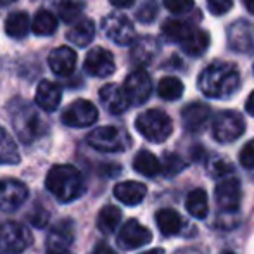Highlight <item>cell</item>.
I'll return each mask as SVG.
<instances>
[{
	"mask_svg": "<svg viewBox=\"0 0 254 254\" xmlns=\"http://www.w3.org/2000/svg\"><path fill=\"white\" fill-rule=\"evenodd\" d=\"M33 242L31 232L17 221L0 225V254H21Z\"/></svg>",
	"mask_w": 254,
	"mask_h": 254,
	"instance_id": "obj_6",
	"label": "cell"
},
{
	"mask_svg": "<svg viewBox=\"0 0 254 254\" xmlns=\"http://www.w3.org/2000/svg\"><path fill=\"white\" fill-rule=\"evenodd\" d=\"M177 254H201V253L195 251V249H182V251H178Z\"/></svg>",
	"mask_w": 254,
	"mask_h": 254,
	"instance_id": "obj_46",
	"label": "cell"
},
{
	"mask_svg": "<svg viewBox=\"0 0 254 254\" xmlns=\"http://www.w3.org/2000/svg\"><path fill=\"white\" fill-rule=\"evenodd\" d=\"M116 9H128L135 3V0H109Z\"/></svg>",
	"mask_w": 254,
	"mask_h": 254,
	"instance_id": "obj_43",
	"label": "cell"
},
{
	"mask_svg": "<svg viewBox=\"0 0 254 254\" xmlns=\"http://www.w3.org/2000/svg\"><path fill=\"white\" fill-rule=\"evenodd\" d=\"M131 52L130 57L133 61V64L137 66H147L154 61V57L159 52V44L154 37H135V40L131 42Z\"/></svg>",
	"mask_w": 254,
	"mask_h": 254,
	"instance_id": "obj_18",
	"label": "cell"
},
{
	"mask_svg": "<svg viewBox=\"0 0 254 254\" xmlns=\"http://www.w3.org/2000/svg\"><path fill=\"white\" fill-rule=\"evenodd\" d=\"M49 66L57 76H69L76 66V52L71 47H57L49 56Z\"/></svg>",
	"mask_w": 254,
	"mask_h": 254,
	"instance_id": "obj_21",
	"label": "cell"
},
{
	"mask_svg": "<svg viewBox=\"0 0 254 254\" xmlns=\"http://www.w3.org/2000/svg\"><path fill=\"white\" fill-rule=\"evenodd\" d=\"M187 168V161L182 159L178 154L168 152L164 154L163 163H161V171H163L166 177H173V175H178L180 171H184Z\"/></svg>",
	"mask_w": 254,
	"mask_h": 254,
	"instance_id": "obj_35",
	"label": "cell"
},
{
	"mask_svg": "<svg viewBox=\"0 0 254 254\" xmlns=\"http://www.w3.org/2000/svg\"><path fill=\"white\" fill-rule=\"evenodd\" d=\"M92 254H118V253L114 251V249L111 248V246H107L106 242H99V244L94 248Z\"/></svg>",
	"mask_w": 254,
	"mask_h": 254,
	"instance_id": "obj_42",
	"label": "cell"
},
{
	"mask_svg": "<svg viewBox=\"0 0 254 254\" xmlns=\"http://www.w3.org/2000/svg\"><path fill=\"white\" fill-rule=\"evenodd\" d=\"M228 45L239 54L254 52V24L249 21L239 19L228 26Z\"/></svg>",
	"mask_w": 254,
	"mask_h": 254,
	"instance_id": "obj_13",
	"label": "cell"
},
{
	"mask_svg": "<svg viewBox=\"0 0 254 254\" xmlns=\"http://www.w3.org/2000/svg\"><path fill=\"white\" fill-rule=\"evenodd\" d=\"M123 90L130 106H142L147 102L152 94V81L147 71H144L142 67L131 71L125 80Z\"/></svg>",
	"mask_w": 254,
	"mask_h": 254,
	"instance_id": "obj_8",
	"label": "cell"
},
{
	"mask_svg": "<svg viewBox=\"0 0 254 254\" xmlns=\"http://www.w3.org/2000/svg\"><path fill=\"white\" fill-rule=\"evenodd\" d=\"M246 111H248L251 116H254V92L248 97V101H246Z\"/></svg>",
	"mask_w": 254,
	"mask_h": 254,
	"instance_id": "obj_44",
	"label": "cell"
},
{
	"mask_svg": "<svg viewBox=\"0 0 254 254\" xmlns=\"http://www.w3.org/2000/svg\"><path fill=\"white\" fill-rule=\"evenodd\" d=\"M190 28H192L190 24L184 23V21H180V19H168V21H164V24H163V35L166 40L178 42V44H180V40L187 35V31L190 30Z\"/></svg>",
	"mask_w": 254,
	"mask_h": 254,
	"instance_id": "obj_33",
	"label": "cell"
},
{
	"mask_svg": "<svg viewBox=\"0 0 254 254\" xmlns=\"http://www.w3.org/2000/svg\"><path fill=\"white\" fill-rule=\"evenodd\" d=\"M130 142V135L120 127H99L87 137V144L99 152H123Z\"/></svg>",
	"mask_w": 254,
	"mask_h": 254,
	"instance_id": "obj_5",
	"label": "cell"
},
{
	"mask_svg": "<svg viewBox=\"0 0 254 254\" xmlns=\"http://www.w3.org/2000/svg\"><path fill=\"white\" fill-rule=\"evenodd\" d=\"M164 7L175 16H182L194 9V0H164Z\"/></svg>",
	"mask_w": 254,
	"mask_h": 254,
	"instance_id": "obj_38",
	"label": "cell"
},
{
	"mask_svg": "<svg viewBox=\"0 0 254 254\" xmlns=\"http://www.w3.org/2000/svg\"><path fill=\"white\" fill-rule=\"evenodd\" d=\"M102 31L109 40L118 45H130L135 40L133 23L125 14L113 12L102 19Z\"/></svg>",
	"mask_w": 254,
	"mask_h": 254,
	"instance_id": "obj_9",
	"label": "cell"
},
{
	"mask_svg": "<svg viewBox=\"0 0 254 254\" xmlns=\"http://www.w3.org/2000/svg\"><path fill=\"white\" fill-rule=\"evenodd\" d=\"M95 37V24L90 19H80L67 31L66 38L76 47H87Z\"/></svg>",
	"mask_w": 254,
	"mask_h": 254,
	"instance_id": "obj_25",
	"label": "cell"
},
{
	"mask_svg": "<svg viewBox=\"0 0 254 254\" xmlns=\"http://www.w3.org/2000/svg\"><path fill=\"white\" fill-rule=\"evenodd\" d=\"M26 218H28V221H30V223L33 225V227L44 228L45 225L49 223V220H51V213H49V209H45L44 206L37 204V206H35L33 209L28 211Z\"/></svg>",
	"mask_w": 254,
	"mask_h": 254,
	"instance_id": "obj_37",
	"label": "cell"
},
{
	"mask_svg": "<svg viewBox=\"0 0 254 254\" xmlns=\"http://www.w3.org/2000/svg\"><path fill=\"white\" fill-rule=\"evenodd\" d=\"M185 207H187L189 214L197 220H204L209 213V204H207V194L204 189H194L189 192L187 199H185Z\"/></svg>",
	"mask_w": 254,
	"mask_h": 254,
	"instance_id": "obj_26",
	"label": "cell"
},
{
	"mask_svg": "<svg viewBox=\"0 0 254 254\" xmlns=\"http://www.w3.org/2000/svg\"><path fill=\"white\" fill-rule=\"evenodd\" d=\"M197 87L209 99H228L241 88V74L235 64L216 61L201 71Z\"/></svg>",
	"mask_w": 254,
	"mask_h": 254,
	"instance_id": "obj_1",
	"label": "cell"
},
{
	"mask_svg": "<svg viewBox=\"0 0 254 254\" xmlns=\"http://www.w3.org/2000/svg\"><path fill=\"white\" fill-rule=\"evenodd\" d=\"M147 195V187L140 182H121L114 187V197L127 206H137Z\"/></svg>",
	"mask_w": 254,
	"mask_h": 254,
	"instance_id": "obj_22",
	"label": "cell"
},
{
	"mask_svg": "<svg viewBox=\"0 0 254 254\" xmlns=\"http://www.w3.org/2000/svg\"><path fill=\"white\" fill-rule=\"evenodd\" d=\"M99 97H101V102L106 107V111H109L111 114H123L130 107L125 90L114 83L104 85L99 92Z\"/></svg>",
	"mask_w": 254,
	"mask_h": 254,
	"instance_id": "obj_20",
	"label": "cell"
},
{
	"mask_svg": "<svg viewBox=\"0 0 254 254\" xmlns=\"http://www.w3.org/2000/svg\"><path fill=\"white\" fill-rule=\"evenodd\" d=\"M246 131V121L237 111H221L213 120V137L221 144H228Z\"/></svg>",
	"mask_w": 254,
	"mask_h": 254,
	"instance_id": "obj_7",
	"label": "cell"
},
{
	"mask_svg": "<svg viewBox=\"0 0 254 254\" xmlns=\"http://www.w3.org/2000/svg\"><path fill=\"white\" fill-rule=\"evenodd\" d=\"M152 241V234L147 227L137 220H128L127 223L121 227L120 234H118V244L123 249H138L147 246Z\"/></svg>",
	"mask_w": 254,
	"mask_h": 254,
	"instance_id": "obj_14",
	"label": "cell"
},
{
	"mask_svg": "<svg viewBox=\"0 0 254 254\" xmlns=\"http://www.w3.org/2000/svg\"><path fill=\"white\" fill-rule=\"evenodd\" d=\"M45 187L61 202H71L85 192L83 177L71 164H57L51 168L45 178Z\"/></svg>",
	"mask_w": 254,
	"mask_h": 254,
	"instance_id": "obj_3",
	"label": "cell"
},
{
	"mask_svg": "<svg viewBox=\"0 0 254 254\" xmlns=\"http://www.w3.org/2000/svg\"><path fill=\"white\" fill-rule=\"evenodd\" d=\"M221 254H235V253H232V251H225V253H221Z\"/></svg>",
	"mask_w": 254,
	"mask_h": 254,
	"instance_id": "obj_49",
	"label": "cell"
},
{
	"mask_svg": "<svg viewBox=\"0 0 254 254\" xmlns=\"http://www.w3.org/2000/svg\"><path fill=\"white\" fill-rule=\"evenodd\" d=\"M28 199V189L14 178L0 180V211H16Z\"/></svg>",
	"mask_w": 254,
	"mask_h": 254,
	"instance_id": "obj_15",
	"label": "cell"
},
{
	"mask_svg": "<svg viewBox=\"0 0 254 254\" xmlns=\"http://www.w3.org/2000/svg\"><path fill=\"white\" fill-rule=\"evenodd\" d=\"M142 254H166V253H164L163 249H151V251H145Z\"/></svg>",
	"mask_w": 254,
	"mask_h": 254,
	"instance_id": "obj_47",
	"label": "cell"
},
{
	"mask_svg": "<svg viewBox=\"0 0 254 254\" xmlns=\"http://www.w3.org/2000/svg\"><path fill=\"white\" fill-rule=\"evenodd\" d=\"M83 69L87 71L90 76L95 78H107L114 73L116 64H114V57L109 51L102 47H95L85 57Z\"/></svg>",
	"mask_w": 254,
	"mask_h": 254,
	"instance_id": "obj_16",
	"label": "cell"
},
{
	"mask_svg": "<svg viewBox=\"0 0 254 254\" xmlns=\"http://www.w3.org/2000/svg\"><path fill=\"white\" fill-rule=\"evenodd\" d=\"M156 223H157V228H159L161 234H163L164 237L178 235L182 232V227H184L182 216L175 209H171V207H164V209L157 211Z\"/></svg>",
	"mask_w": 254,
	"mask_h": 254,
	"instance_id": "obj_24",
	"label": "cell"
},
{
	"mask_svg": "<svg viewBox=\"0 0 254 254\" xmlns=\"http://www.w3.org/2000/svg\"><path fill=\"white\" fill-rule=\"evenodd\" d=\"M99 111L90 101H74L71 106L66 107V111L63 113V123L73 128H85L90 127L97 121Z\"/></svg>",
	"mask_w": 254,
	"mask_h": 254,
	"instance_id": "obj_11",
	"label": "cell"
},
{
	"mask_svg": "<svg viewBox=\"0 0 254 254\" xmlns=\"http://www.w3.org/2000/svg\"><path fill=\"white\" fill-rule=\"evenodd\" d=\"M234 5V0H207V9L214 16H223Z\"/></svg>",
	"mask_w": 254,
	"mask_h": 254,
	"instance_id": "obj_41",
	"label": "cell"
},
{
	"mask_svg": "<svg viewBox=\"0 0 254 254\" xmlns=\"http://www.w3.org/2000/svg\"><path fill=\"white\" fill-rule=\"evenodd\" d=\"M133 170L137 171V173L144 175V177L152 178L161 171V163L152 152L140 151V152H137V156H135V159H133Z\"/></svg>",
	"mask_w": 254,
	"mask_h": 254,
	"instance_id": "obj_28",
	"label": "cell"
},
{
	"mask_svg": "<svg viewBox=\"0 0 254 254\" xmlns=\"http://www.w3.org/2000/svg\"><path fill=\"white\" fill-rule=\"evenodd\" d=\"M156 16H157V5L154 0L144 2V5L137 10V19L140 23H151V21L156 19Z\"/></svg>",
	"mask_w": 254,
	"mask_h": 254,
	"instance_id": "obj_39",
	"label": "cell"
},
{
	"mask_svg": "<svg viewBox=\"0 0 254 254\" xmlns=\"http://www.w3.org/2000/svg\"><path fill=\"white\" fill-rule=\"evenodd\" d=\"M120 221H121V211L118 209L116 206H113V204H107V206H104L102 209L99 211L97 227L102 234H106V235L113 234L118 228V225H120Z\"/></svg>",
	"mask_w": 254,
	"mask_h": 254,
	"instance_id": "obj_29",
	"label": "cell"
},
{
	"mask_svg": "<svg viewBox=\"0 0 254 254\" xmlns=\"http://www.w3.org/2000/svg\"><path fill=\"white\" fill-rule=\"evenodd\" d=\"M135 128L144 138L154 144L164 142L173 131V123L171 118L161 109H149L145 113L138 114L135 121Z\"/></svg>",
	"mask_w": 254,
	"mask_h": 254,
	"instance_id": "obj_4",
	"label": "cell"
},
{
	"mask_svg": "<svg viewBox=\"0 0 254 254\" xmlns=\"http://www.w3.org/2000/svg\"><path fill=\"white\" fill-rule=\"evenodd\" d=\"M16 0H0V5H10V3H14Z\"/></svg>",
	"mask_w": 254,
	"mask_h": 254,
	"instance_id": "obj_48",
	"label": "cell"
},
{
	"mask_svg": "<svg viewBox=\"0 0 254 254\" xmlns=\"http://www.w3.org/2000/svg\"><path fill=\"white\" fill-rule=\"evenodd\" d=\"M207 171L211 177H227L234 171V164L225 156H213L207 161Z\"/></svg>",
	"mask_w": 254,
	"mask_h": 254,
	"instance_id": "obj_36",
	"label": "cell"
},
{
	"mask_svg": "<svg viewBox=\"0 0 254 254\" xmlns=\"http://www.w3.org/2000/svg\"><path fill=\"white\" fill-rule=\"evenodd\" d=\"M30 31V16L23 10L9 14L5 19V33L10 38H24Z\"/></svg>",
	"mask_w": 254,
	"mask_h": 254,
	"instance_id": "obj_27",
	"label": "cell"
},
{
	"mask_svg": "<svg viewBox=\"0 0 254 254\" xmlns=\"http://www.w3.org/2000/svg\"><path fill=\"white\" fill-rule=\"evenodd\" d=\"M209 44H211L209 33L204 30H197V28H190V30L187 31V35L180 40L182 51L192 57L202 56V54L207 51Z\"/></svg>",
	"mask_w": 254,
	"mask_h": 254,
	"instance_id": "obj_23",
	"label": "cell"
},
{
	"mask_svg": "<svg viewBox=\"0 0 254 254\" xmlns=\"http://www.w3.org/2000/svg\"><path fill=\"white\" fill-rule=\"evenodd\" d=\"M157 95L163 101H178L184 95V83L175 76H164L157 85Z\"/></svg>",
	"mask_w": 254,
	"mask_h": 254,
	"instance_id": "obj_31",
	"label": "cell"
},
{
	"mask_svg": "<svg viewBox=\"0 0 254 254\" xmlns=\"http://www.w3.org/2000/svg\"><path fill=\"white\" fill-rule=\"evenodd\" d=\"M239 161H241L242 166L248 168V170L254 168V138H253V140H249L248 144H246L244 147L241 149V154H239Z\"/></svg>",
	"mask_w": 254,
	"mask_h": 254,
	"instance_id": "obj_40",
	"label": "cell"
},
{
	"mask_svg": "<svg viewBox=\"0 0 254 254\" xmlns=\"http://www.w3.org/2000/svg\"><path fill=\"white\" fill-rule=\"evenodd\" d=\"M211 118V107L202 102H192L182 111V123L184 128L190 133L201 131Z\"/></svg>",
	"mask_w": 254,
	"mask_h": 254,
	"instance_id": "obj_17",
	"label": "cell"
},
{
	"mask_svg": "<svg viewBox=\"0 0 254 254\" xmlns=\"http://www.w3.org/2000/svg\"><path fill=\"white\" fill-rule=\"evenodd\" d=\"M61 99H63V88H61V85L49 80H44L38 85L37 94H35V102L45 113H54L59 107Z\"/></svg>",
	"mask_w": 254,
	"mask_h": 254,
	"instance_id": "obj_19",
	"label": "cell"
},
{
	"mask_svg": "<svg viewBox=\"0 0 254 254\" xmlns=\"http://www.w3.org/2000/svg\"><path fill=\"white\" fill-rule=\"evenodd\" d=\"M31 30L35 35L40 37H49L57 30V17L51 10H38L31 21Z\"/></svg>",
	"mask_w": 254,
	"mask_h": 254,
	"instance_id": "obj_30",
	"label": "cell"
},
{
	"mask_svg": "<svg viewBox=\"0 0 254 254\" xmlns=\"http://www.w3.org/2000/svg\"><path fill=\"white\" fill-rule=\"evenodd\" d=\"M242 3L249 14H254V0H242Z\"/></svg>",
	"mask_w": 254,
	"mask_h": 254,
	"instance_id": "obj_45",
	"label": "cell"
},
{
	"mask_svg": "<svg viewBox=\"0 0 254 254\" xmlns=\"http://www.w3.org/2000/svg\"><path fill=\"white\" fill-rule=\"evenodd\" d=\"M17 163H19V151L16 147V142L0 127V164H17Z\"/></svg>",
	"mask_w": 254,
	"mask_h": 254,
	"instance_id": "obj_32",
	"label": "cell"
},
{
	"mask_svg": "<svg viewBox=\"0 0 254 254\" xmlns=\"http://www.w3.org/2000/svg\"><path fill=\"white\" fill-rule=\"evenodd\" d=\"M9 116L14 131L24 144L38 140L49 131V123L42 118V114L31 104L21 99H14L9 104Z\"/></svg>",
	"mask_w": 254,
	"mask_h": 254,
	"instance_id": "obj_2",
	"label": "cell"
},
{
	"mask_svg": "<svg viewBox=\"0 0 254 254\" xmlns=\"http://www.w3.org/2000/svg\"><path fill=\"white\" fill-rule=\"evenodd\" d=\"M85 5L83 2H78V0H64L57 5V14L64 23H73V21L80 19L81 12H83Z\"/></svg>",
	"mask_w": 254,
	"mask_h": 254,
	"instance_id": "obj_34",
	"label": "cell"
},
{
	"mask_svg": "<svg viewBox=\"0 0 254 254\" xmlns=\"http://www.w3.org/2000/svg\"><path fill=\"white\" fill-rule=\"evenodd\" d=\"M74 242V225L71 220H61L49 232L45 241L47 254H67L71 244Z\"/></svg>",
	"mask_w": 254,
	"mask_h": 254,
	"instance_id": "obj_10",
	"label": "cell"
},
{
	"mask_svg": "<svg viewBox=\"0 0 254 254\" xmlns=\"http://www.w3.org/2000/svg\"><path fill=\"white\" fill-rule=\"evenodd\" d=\"M241 182L235 177H225L221 182L216 184L214 189V199H216L218 206L221 211H227V213H234L241 206Z\"/></svg>",
	"mask_w": 254,
	"mask_h": 254,
	"instance_id": "obj_12",
	"label": "cell"
}]
</instances>
